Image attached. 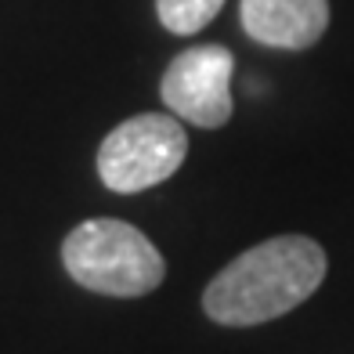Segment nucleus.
<instances>
[{
  "mask_svg": "<svg viewBox=\"0 0 354 354\" xmlns=\"http://www.w3.org/2000/svg\"><path fill=\"white\" fill-rule=\"evenodd\" d=\"M329 257L308 235H275L239 253L224 264L210 286L203 289V311L210 322L228 329L264 326L304 300L322 286Z\"/></svg>",
  "mask_w": 354,
  "mask_h": 354,
  "instance_id": "obj_1",
  "label": "nucleus"
},
{
  "mask_svg": "<svg viewBox=\"0 0 354 354\" xmlns=\"http://www.w3.org/2000/svg\"><path fill=\"white\" fill-rule=\"evenodd\" d=\"M66 275L102 297H145L167 279V261L131 221L91 217L62 239Z\"/></svg>",
  "mask_w": 354,
  "mask_h": 354,
  "instance_id": "obj_2",
  "label": "nucleus"
},
{
  "mask_svg": "<svg viewBox=\"0 0 354 354\" xmlns=\"http://www.w3.org/2000/svg\"><path fill=\"white\" fill-rule=\"evenodd\" d=\"M188 134L174 112H138L98 145V177L116 196L156 188L181 170Z\"/></svg>",
  "mask_w": 354,
  "mask_h": 354,
  "instance_id": "obj_3",
  "label": "nucleus"
},
{
  "mask_svg": "<svg viewBox=\"0 0 354 354\" xmlns=\"http://www.w3.org/2000/svg\"><path fill=\"white\" fill-rule=\"evenodd\" d=\"M232 73L235 55L224 44H196L170 58L159 80L167 109L203 131H217L232 120Z\"/></svg>",
  "mask_w": 354,
  "mask_h": 354,
  "instance_id": "obj_4",
  "label": "nucleus"
},
{
  "mask_svg": "<svg viewBox=\"0 0 354 354\" xmlns=\"http://www.w3.org/2000/svg\"><path fill=\"white\" fill-rule=\"evenodd\" d=\"M246 37L275 51H308L329 29V0H239Z\"/></svg>",
  "mask_w": 354,
  "mask_h": 354,
  "instance_id": "obj_5",
  "label": "nucleus"
},
{
  "mask_svg": "<svg viewBox=\"0 0 354 354\" xmlns=\"http://www.w3.org/2000/svg\"><path fill=\"white\" fill-rule=\"evenodd\" d=\"M221 8L224 0H156L159 22L174 37H196L199 29H206L217 19Z\"/></svg>",
  "mask_w": 354,
  "mask_h": 354,
  "instance_id": "obj_6",
  "label": "nucleus"
}]
</instances>
